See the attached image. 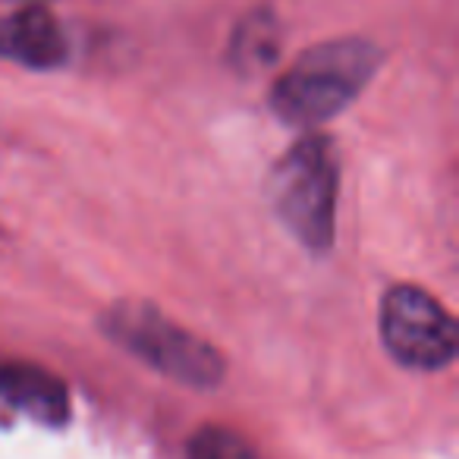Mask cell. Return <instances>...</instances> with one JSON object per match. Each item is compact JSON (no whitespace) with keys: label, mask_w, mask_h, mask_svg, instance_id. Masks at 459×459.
Returning <instances> with one entry per match:
<instances>
[{"label":"cell","mask_w":459,"mask_h":459,"mask_svg":"<svg viewBox=\"0 0 459 459\" xmlns=\"http://www.w3.org/2000/svg\"><path fill=\"white\" fill-rule=\"evenodd\" d=\"M381 66V51L365 39H337L306 51L271 91V108L290 126H318L343 114Z\"/></svg>","instance_id":"1"},{"label":"cell","mask_w":459,"mask_h":459,"mask_svg":"<svg viewBox=\"0 0 459 459\" xmlns=\"http://www.w3.org/2000/svg\"><path fill=\"white\" fill-rule=\"evenodd\" d=\"M340 154L327 135L296 142L271 173L268 195L283 227L306 249L325 252L337 233Z\"/></svg>","instance_id":"2"},{"label":"cell","mask_w":459,"mask_h":459,"mask_svg":"<svg viewBox=\"0 0 459 459\" xmlns=\"http://www.w3.org/2000/svg\"><path fill=\"white\" fill-rule=\"evenodd\" d=\"M104 331L173 381L192 384V387H214L223 377V359L217 356L214 346L173 325L152 306L123 302L110 308L104 315Z\"/></svg>","instance_id":"3"},{"label":"cell","mask_w":459,"mask_h":459,"mask_svg":"<svg viewBox=\"0 0 459 459\" xmlns=\"http://www.w3.org/2000/svg\"><path fill=\"white\" fill-rule=\"evenodd\" d=\"M381 340L406 368L437 371L456 356V321L421 287H394L381 299Z\"/></svg>","instance_id":"4"},{"label":"cell","mask_w":459,"mask_h":459,"mask_svg":"<svg viewBox=\"0 0 459 459\" xmlns=\"http://www.w3.org/2000/svg\"><path fill=\"white\" fill-rule=\"evenodd\" d=\"M0 57L32 70H54L66 60V35L45 7H16L0 16Z\"/></svg>","instance_id":"5"},{"label":"cell","mask_w":459,"mask_h":459,"mask_svg":"<svg viewBox=\"0 0 459 459\" xmlns=\"http://www.w3.org/2000/svg\"><path fill=\"white\" fill-rule=\"evenodd\" d=\"M0 406L41 425H64L70 415V396L64 381H57L51 371L0 359Z\"/></svg>","instance_id":"6"},{"label":"cell","mask_w":459,"mask_h":459,"mask_svg":"<svg viewBox=\"0 0 459 459\" xmlns=\"http://www.w3.org/2000/svg\"><path fill=\"white\" fill-rule=\"evenodd\" d=\"M189 459H262L246 437L221 425H208L189 440Z\"/></svg>","instance_id":"7"},{"label":"cell","mask_w":459,"mask_h":459,"mask_svg":"<svg viewBox=\"0 0 459 459\" xmlns=\"http://www.w3.org/2000/svg\"><path fill=\"white\" fill-rule=\"evenodd\" d=\"M277 26L271 16H258L243 26V35L237 39V57L246 66H264L277 51Z\"/></svg>","instance_id":"8"},{"label":"cell","mask_w":459,"mask_h":459,"mask_svg":"<svg viewBox=\"0 0 459 459\" xmlns=\"http://www.w3.org/2000/svg\"><path fill=\"white\" fill-rule=\"evenodd\" d=\"M4 4H13V7H41L48 0H4Z\"/></svg>","instance_id":"9"}]
</instances>
